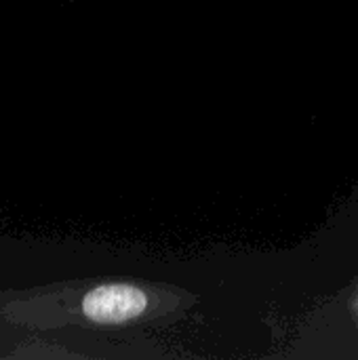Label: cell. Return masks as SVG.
I'll return each instance as SVG.
<instances>
[{
  "mask_svg": "<svg viewBox=\"0 0 358 360\" xmlns=\"http://www.w3.org/2000/svg\"><path fill=\"white\" fill-rule=\"evenodd\" d=\"M171 308V293L135 281H74L0 291V327L17 331L120 329Z\"/></svg>",
  "mask_w": 358,
  "mask_h": 360,
  "instance_id": "cell-1",
  "label": "cell"
}]
</instances>
